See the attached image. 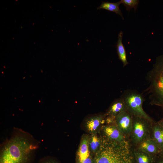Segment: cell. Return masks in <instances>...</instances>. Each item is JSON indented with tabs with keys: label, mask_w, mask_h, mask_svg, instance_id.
Here are the masks:
<instances>
[{
	"label": "cell",
	"mask_w": 163,
	"mask_h": 163,
	"mask_svg": "<svg viewBox=\"0 0 163 163\" xmlns=\"http://www.w3.org/2000/svg\"><path fill=\"white\" fill-rule=\"evenodd\" d=\"M40 143L29 133L14 127L1 145L0 163H31Z\"/></svg>",
	"instance_id": "6da1fadb"
},
{
	"label": "cell",
	"mask_w": 163,
	"mask_h": 163,
	"mask_svg": "<svg viewBox=\"0 0 163 163\" xmlns=\"http://www.w3.org/2000/svg\"><path fill=\"white\" fill-rule=\"evenodd\" d=\"M102 142L93 163H136L133 147L128 139L118 142L106 137Z\"/></svg>",
	"instance_id": "7a4b0ae2"
},
{
	"label": "cell",
	"mask_w": 163,
	"mask_h": 163,
	"mask_svg": "<svg viewBox=\"0 0 163 163\" xmlns=\"http://www.w3.org/2000/svg\"><path fill=\"white\" fill-rule=\"evenodd\" d=\"M149 86L145 90L149 94V104L163 109V55L156 57L152 68L146 75Z\"/></svg>",
	"instance_id": "3957f363"
},
{
	"label": "cell",
	"mask_w": 163,
	"mask_h": 163,
	"mask_svg": "<svg viewBox=\"0 0 163 163\" xmlns=\"http://www.w3.org/2000/svg\"><path fill=\"white\" fill-rule=\"evenodd\" d=\"M121 97L125 103L127 110L133 116L144 118L152 122H155L143 109L145 99L142 94L135 90L127 89Z\"/></svg>",
	"instance_id": "277c9868"
},
{
	"label": "cell",
	"mask_w": 163,
	"mask_h": 163,
	"mask_svg": "<svg viewBox=\"0 0 163 163\" xmlns=\"http://www.w3.org/2000/svg\"><path fill=\"white\" fill-rule=\"evenodd\" d=\"M153 123L133 116L131 131L128 139L133 146L136 147L144 140L151 138Z\"/></svg>",
	"instance_id": "5b68a950"
},
{
	"label": "cell",
	"mask_w": 163,
	"mask_h": 163,
	"mask_svg": "<svg viewBox=\"0 0 163 163\" xmlns=\"http://www.w3.org/2000/svg\"><path fill=\"white\" fill-rule=\"evenodd\" d=\"M133 117L129 111L126 110L120 113L114 120V124L128 139L131 131Z\"/></svg>",
	"instance_id": "8992f818"
},
{
	"label": "cell",
	"mask_w": 163,
	"mask_h": 163,
	"mask_svg": "<svg viewBox=\"0 0 163 163\" xmlns=\"http://www.w3.org/2000/svg\"><path fill=\"white\" fill-rule=\"evenodd\" d=\"M135 147L143 152L154 155H158L161 151L152 138L144 140Z\"/></svg>",
	"instance_id": "52a82bcc"
},
{
	"label": "cell",
	"mask_w": 163,
	"mask_h": 163,
	"mask_svg": "<svg viewBox=\"0 0 163 163\" xmlns=\"http://www.w3.org/2000/svg\"><path fill=\"white\" fill-rule=\"evenodd\" d=\"M127 110L126 106L123 99L120 97L114 101L109 108L106 115L107 117L115 119L121 112Z\"/></svg>",
	"instance_id": "ba28073f"
},
{
	"label": "cell",
	"mask_w": 163,
	"mask_h": 163,
	"mask_svg": "<svg viewBox=\"0 0 163 163\" xmlns=\"http://www.w3.org/2000/svg\"><path fill=\"white\" fill-rule=\"evenodd\" d=\"M103 130L106 137L111 140L120 142L127 139L114 124L105 126Z\"/></svg>",
	"instance_id": "9c48e42d"
},
{
	"label": "cell",
	"mask_w": 163,
	"mask_h": 163,
	"mask_svg": "<svg viewBox=\"0 0 163 163\" xmlns=\"http://www.w3.org/2000/svg\"><path fill=\"white\" fill-rule=\"evenodd\" d=\"M151 138L161 150L163 149V127L158 122L152 124Z\"/></svg>",
	"instance_id": "30bf717a"
},
{
	"label": "cell",
	"mask_w": 163,
	"mask_h": 163,
	"mask_svg": "<svg viewBox=\"0 0 163 163\" xmlns=\"http://www.w3.org/2000/svg\"><path fill=\"white\" fill-rule=\"evenodd\" d=\"M133 147L136 163H154L156 155L144 152Z\"/></svg>",
	"instance_id": "8fae6325"
},
{
	"label": "cell",
	"mask_w": 163,
	"mask_h": 163,
	"mask_svg": "<svg viewBox=\"0 0 163 163\" xmlns=\"http://www.w3.org/2000/svg\"><path fill=\"white\" fill-rule=\"evenodd\" d=\"M123 34L122 31H120L118 34L116 48L119 59L122 62L123 66L124 67L128 64V62L127 60L126 50L122 41Z\"/></svg>",
	"instance_id": "7c38bea8"
},
{
	"label": "cell",
	"mask_w": 163,
	"mask_h": 163,
	"mask_svg": "<svg viewBox=\"0 0 163 163\" xmlns=\"http://www.w3.org/2000/svg\"><path fill=\"white\" fill-rule=\"evenodd\" d=\"M90 156L88 139L84 138L82 141L77 153L76 161H80L85 160Z\"/></svg>",
	"instance_id": "4fadbf2b"
},
{
	"label": "cell",
	"mask_w": 163,
	"mask_h": 163,
	"mask_svg": "<svg viewBox=\"0 0 163 163\" xmlns=\"http://www.w3.org/2000/svg\"><path fill=\"white\" fill-rule=\"evenodd\" d=\"M120 4H121L120 1L115 3L102 2L101 5L97 7V9H104L109 11L114 12L120 15L123 19L122 13L119 8Z\"/></svg>",
	"instance_id": "5bb4252c"
},
{
	"label": "cell",
	"mask_w": 163,
	"mask_h": 163,
	"mask_svg": "<svg viewBox=\"0 0 163 163\" xmlns=\"http://www.w3.org/2000/svg\"><path fill=\"white\" fill-rule=\"evenodd\" d=\"M104 117L102 115L95 116L88 119L86 122V126L90 132L96 131L104 120Z\"/></svg>",
	"instance_id": "9a60e30c"
},
{
	"label": "cell",
	"mask_w": 163,
	"mask_h": 163,
	"mask_svg": "<svg viewBox=\"0 0 163 163\" xmlns=\"http://www.w3.org/2000/svg\"><path fill=\"white\" fill-rule=\"evenodd\" d=\"M121 4H122L126 8V10L129 11L133 8L136 11L139 2L138 0H121Z\"/></svg>",
	"instance_id": "2e32d148"
},
{
	"label": "cell",
	"mask_w": 163,
	"mask_h": 163,
	"mask_svg": "<svg viewBox=\"0 0 163 163\" xmlns=\"http://www.w3.org/2000/svg\"><path fill=\"white\" fill-rule=\"evenodd\" d=\"M100 140L95 135L91 137L89 142V145L91 151L93 152H96L101 144Z\"/></svg>",
	"instance_id": "e0dca14e"
},
{
	"label": "cell",
	"mask_w": 163,
	"mask_h": 163,
	"mask_svg": "<svg viewBox=\"0 0 163 163\" xmlns=\"http://www.w3.org/2000/svg\"><path fill=\"white\" fill-rule=\"evenodd\" d=\"M38 163H59L56 160L50 156H46L41 159Z\"/></svg>",
	"instance_id": "ac0fdd59"
},
{
	"label": "cell",
	"mask_w": 163,
	"mask_h": 163,
	"mask_svg": "<svg viewBox=\"0 0 163 163\" xmlns=\"http://www.w3.org/2000/svg\"><path fill=\"white\" fill-rule=\"evenodd\" d=\"M154 163H163V157L158 155H156L155 158Z\"/></svg>",
	"instance_id": "d6986e66"
},
{
	"label": "cell",
	"mask_w": 163,
	"mask_h": 163,
	"mask_svg": "<svg viewBox=\"0 0 163 163\" xmlns=\"http://www.w3.org/2000/svg\"><path fill=\"white\" fill-rule=\"evenodd\" d=\"M158 122L161 126L163 127V118L160 120Z\"/></svg>",
	"instance_id": "ffe728a7"
},
{
	"label": "cell",
	"mask_w": 163,
	"mask_h": 163,
	"mask_svg": "<svg viewBox=\"0 0 163 163\" xmlns=\"http://www.w3.org/2000/svg\"><path fill=\"white\" fill-rule=\"evenodd\" d=\"M158 155L163 157V149L161 151L160 153Z\"/></svg>",
	"instance_id": "44dd1931"
}]
</instances>
